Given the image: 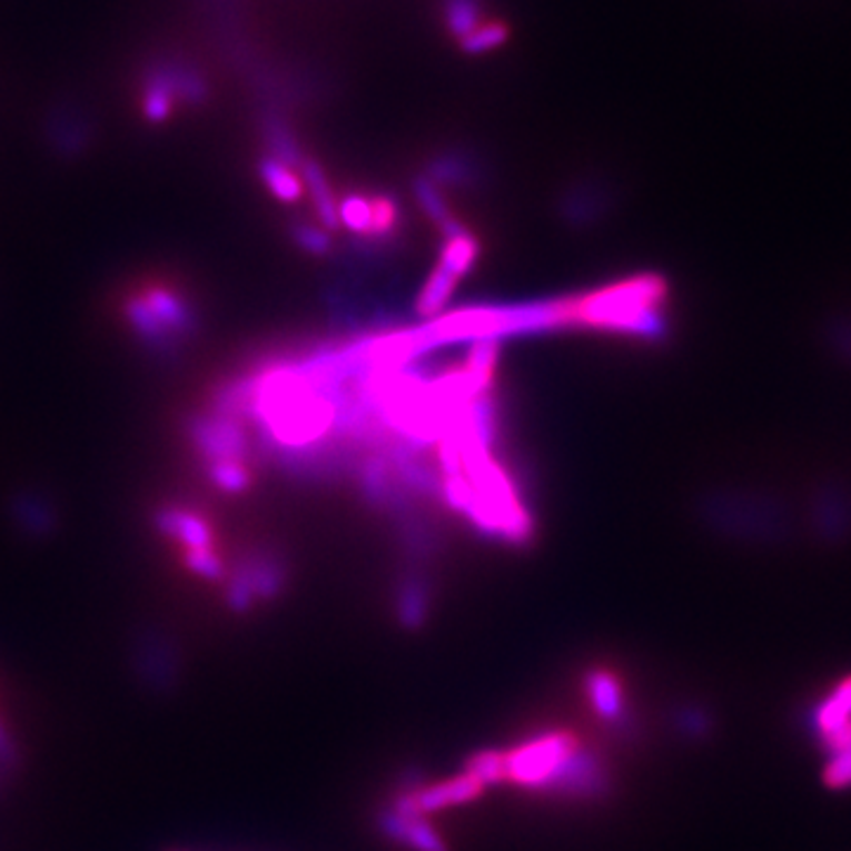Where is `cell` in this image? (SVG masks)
Instances as JSON below:
<instances>
[{"instance_id":"cell-3","label":"cell","mask_w":851,"mask_h":851,"mask_svg":"<svg viewBox=\"0 0 851 851\" xmlns=\"http://www.w3.org/2000/svg\"><path fill=\"white\" fill-rule=\"evenodd\" d=\"M540 792L573 800H598L611 792V773L594 750L577 745Z\"/></svg>"},{"instance_id":"cell-15","label":"cell","mask_w":851,"mask_h":851,"mask_svg":"<svg viewBox=\"0 0 851 851\" xmlns=\"http://www.w3.org/2000/svg\"><path fill=\"white\" fill-rule=\"evenodd\" d=\"M260 176L263 180L268 182V187L273 189V192L281 199V201H296L300 199L303 195V185L300 180L291 174L287 164H281L277 159H265L260 164Z\"/></svg>"},{"instance_id":"cell-25","label":"cell","mask_w":851,"mask_h":851,"mask_svg":"<svg viewBox=\"0 0 851 851\" xmlns=\"http://www.w3.org/2000/svg\"><path fill=\"white\" fill-rule=\"evenodd\" d=\"M268 132H270V145H273L275 155L279 157L281 164H303L300 155H298V145L289 136L287 128H284L279 121H273L268 126Z\"/></svg>"},{"instance_id":"cell-19","label":"cell","mask_w":851,"mask_h":851,"mask_svg":"<svg viewBox=\"0 0 851 851\" xmlns=\"http://www.w3.org/2000/svg\"><path fill=\"white\" fill-rule=\"evenodd\" d=\"M447 24L459 38L468 36L478 27L476 0H447Z\"/></svg>"},{"instance_id":"cell-8","label":"cell","mask_w":851,"mask_h":851,"mask_svg":"<svg viewBox=\"0 0 851 851\" xmlns=\"http://www.w3.org/2000/svg\"><path fill=\"white\" fill-rule=\"evenodd\" d=\"M584 691L598 719H603V722H608L613 726L627 724V703H624V691L620 681L611 672L592 670L584 676Z\"/></svg>"},{"instance_id":"cell-13","label":"cell","mask_w":851,"mask_h":851,"mask_svg":"<svg viewBox=\"0 0 851 851\" xmlns=\"http://www.w3.org/2000/svg\"><path fill=\"white\" fill-rule=\"evenodd\" d=\"M239 575L249 582L254 596H258V598H275L281 592L284 573H281V567L277 563H273L270 558L249 561L244 571H239Z\"/></svg>"},{"instance_id":"cell-29","label":"cell","mask_w":851,"mask_h":851,"mask_svg":"<svg viewBox=\"0 0 851 851\" xmlns=\"http://www.w3.org/2000/svg\"><path fill=\"white\" fill-rule=\"evenodd\" d=\"M296 239H298L300 246H306V249L313 251V254L327 251V246H329L327 235L321 232V230H317V227H298Z\"/></svg>"},{"instance_id":"cell-1","label":"cell","mask_w":851,"mask_h":851,"mask_svg":"<svg viewBox=\"0 0 851 851\" xmlns=\"http://www.w3.org/2000/svg\"><path fill=\"white\" fill-rule=\"evenodd\" d=\"M662 291L665 287L660 279L641 277L594 294L582 303H573V317L590 321V325L657 336L662 332V317L655 310V303Z\"/></svg>"},{"instance_id":"cell-6","label":"cell","mask_w":851,"mask_h":851,"mask_svg":"<svg viewBox=\"0 0 851 851\" xmlns=\"http://www.w3.org/2000/svg\"><path fill=\"white\" fill-rule=\"evenodd\" d=\"M483 790H485V785L473 779L471 773L464 771L462 775H454V779H447L443 783L414 788V802H416V809H419V813L428 817V813H438L443 809L462 807V804L478 800Z\"/></svg>"},{"instance_id":"cell-11","label":"cell","mask_w":851,"mask_h":851,"mask_svg":"<svg viewBox=\"0 0 851 851\" xmlns=\"http://www.w3.org/2000/svg\"><path fill=\"white\" fill-rule=\"evenodd\" d=\"M428 590L419 580H409L403 584L400 596H397V620L405 630H422L428 617Z\"/></svg>"},{"instance_id":"cell-18","label":"cell","mask_w":851,"mask_h":851,"mask_svg":"<svg viewBox=\"0 0 851 851\" xmlns=\"http://www.w3.org/2000/svg\"><path fill=\"white\" fill-rule=\"evenodd\" d=\"M338 218L344 220L350 230L367 232L374 227V204L363 197H348L338 208Z\"/></svg>"},{"instance_id":"cell-26","label":"cell","mask_w":851,"mask_h":851,"mask_svg":"<svg viewBox=\"0 0 851 851\" xmlns=\"http://www.w3.org/2000/svg\"><path fill=\"white\" fill-rule=\"evenodd\" d=\"M187 565L206 580L222 577V563L211 548H192V552H187Z\"/></svg>"},{"instance_id":"cell-9","label":"cell","mask_w":851,"mask_h":851,"mask_svg":"<svg viewBox=\"0 0 851 851\" xmlns=\"http://www.w3.org/2000/svg\"><path fill=\"white\" fill-rule=\"evenodd\" d=\"M157 525L161 533L182 542L187 552H192V548H211V530L199 516L187 514L182 508L159 511Z\"/></svg>"},{"instance_id":"cell-20","label":"cell","mask_w":851,"mask_h":851,"mask_svg":"<svg viewBox=\"0 0 851 851\" xmlns=\"http://www.w3.org/2000/svg\"><path fill=\"white\" fill-rule=\"evenodd\" d=\"M497 348H499V338H478L471 348L466 372L489 378L492 367H495V359H497Z\"/></svg>"},{"instance_id":"cell-23","label":"cell","mask_w":851,"mask_h":851,"mask_svg":"<svg viewBox=\"0 0 851 851\" xmlns=\"http://www.w3.org/2000/svg\"><path fill=\"white\" fill-rule=\"evenodd\" d=\"M414 187H416V197H419L422 206L426 208V214H428L435 222H438V225L443 227V230H445V227H447L449 222H454V220L449 218V214H447V206H445L443 197L438 195V189H435L426 178L416 180Z\"/></svg>"},{"instance_id":"cell-27","label":"cell","mask_w":851,"mask_h":851,"mask_svg":"<svg viewBox=\"0 0 851 851\" xmlns=\"http://www.w3.org/2000/svg\"><path fill=\"white\" fill-rule=\"evenodd\" d=\"M445 497L447 502L457 508V511H468V506L473 504V499H476V492H473V485L468 483V478H464L462 473L459 476H449L447 483H445Z\"/></svg>"},{"instance_id":"cell-16","label":"cell","mask_w":851,"mask_h":851,"mask_svg":"<svg viewBox=\"0 0 851 851\" xmlns=\"http://www.w3.org/2000/svg\"><path fill=\"white\" fill-rule=\"evenodd\" d=\"M473 258H476V241H473L466 232H462L457 237L447 239V246L441 258V268L454 277H462L471 268Z\"/></svg>"},{"instance_id":"cell-17","label":"cell","mask_w":851,"mask_h":851,"mask_svg":"<svg viewBox=\"0 0 851 851\" xmlns=\"http://www.w3.org/2000/svg\"><path fill=\"white\" fill-rule=\"evenodd\" d=\"M454 284H457V277L449 275L447 270L438 268L431 279L426 281V287L422 291V298H419V313L422 315H433L438 313L445 303L449 300L452 291H454Z\"/></svg>"},{"instance_id":"cell-7","label":"cell","mask_w":851,"mask_h":851,"mask_svg":"<svg viewBox=\"0 0 851 851\" xmlns=\"http://www.w3.org/2000/svg\"><path fill=\"white\" fill-rule=\"evenodd\" d=\"M195 443L199 449L211 457V462H239L246 452V438L241 428L227 419H204L195 424Z\"/></svg>"},{"instance_id":"cell-2","label":"cell","mask_w":851,"mask_h":851,"mask_svg":"<svg viewBox=\"0 0 851 851\" xmlns=\"http://www.w3.org/2000/svg\"><path fill=\"white\" fill-rule=\"evenodd\" d=\"M577 738L565 731H552L537 738H530L523 745L506 752V781H514L523 788L542 790L552 779L565 756L577 748Z\"/></svg>"},{"instance_id":"cell-24","label":"cell","mask_w":851,"mask_h":851,"mask_svg":"<svg viewBox=\"0 0 851 851\" xmlns=\"http://www.w3.org/2000/svg\"><path fill=\"white\" fill-rule=\"evenodd\" d=\"M823 783L832 790L851 788V748L830 756L823 769Z\"/></svg>"},{"instance_id":"cell-10","label":"cell","mask_w":851,"mask_h":851,"mask_svg":"<svg viewBox=\"0 0 851 851\" xmlns=\"http://www.w3.org/2000/svg\"><path fill=\"white\" fill-rule=\"evenodd\" d=\"M813 724H817L821 741H825L828 735L840 731L842 726L851 724V676L842 679L840 684L830 691V695L819 705L817 714H813Z\"/></svg>"},{"instance_id":"cell-4","label":"cell","mask_w":851,"mask_h":851,"mask_svg":"<svg viewBox=\"0 0 851 851\" xmlns=\"http://www.w3.org/2000/svg\"><path fill=\"white\" fill-rule=\"evenodd\" d=\"M126 313L132 327L151 340L166 338L168 332H189V325H192V315H189L185 303L159 287L132 298L126 306Z\"/></svg>"},{"instance_id":"cell-22","label":"cell","mask_w":851,"mask_h":851,"mask_svg":"<svg viewBox=\"0 0 851 851\" xmlns=\"http://www.w3.org/2000/svg\"><path fill=\"white\" fill-rule=\"evenodd\" d=\"M211 478L220 489L227 492H241L249 485V473H246V468L239 462H214Z\"/></svg>"},{"instance_id":"cell-14","label":"cell","mask_w":851,"mask_h":851,"mask_svg":"<svg viewBox=\"0 0 851 851\" xmlns=\"http://www.w3.org/2000/svg\"><path fill=\"white\" fill-rule=\"evenodd\" d=\"M466 773L483 785H499L506 781V752L481 750L466 760Z\"/></svg>"},{"instance_id":"cell-21","label":"cell","mask_w":851,"mask_h":851,"mask_svg":"<svg viewBox=\"0 0 851 851\" xmlns=\"http://www.w3.org/2000/svg\"><path fill=\"white\" fill-rule=\"evenodd\" d=\"M506 41V27L502 24H487L481 29H473L468 36L462 38V48L471 55L487 52Z\"/></svg>"},{"instance_id":"cell-12","label":"cell","mask_w":851,"mask_h":851,"mask_svg":"<svg viewBox=\"0 0 851 851\" xmlns=\"http://www.w3.org/2000/svg\"><path fill=\"white\" fill-rule=\"evenodd\" d=\"M300 168H303V178H306V185H308L310 195L315 199V206H317V214H319L321 222H325L327 227H336L340 222L338 206L334 201L329 182H327L325 174H321V168L315 161H303Z\"/></svg>"},{"instance_id":"cell-28","label":"cell","mask_w":851,"mask_h":851,"mask_svg":"<svg viewBox=\"0 0 851 851\" xmlns=\"http://www.w3.org/2000/svg\"><path fill=\"white\" fill-rule=\"evenodd\" d=\"M19 764V750L14 738L6 729V724L0 722V771H12Z\"/></svg>"},{"instance_id":"cell-5","label":"cell","mask_w":851,"mask_h":851,"mask_svg":"<svg viewBox=\"0 0 851 851\" xmlns=\"http://www.w3.org/2000/svg\"><path fill=\"white\" fill-rule=\"evenodd\" d=\"M378 830L390 842L407 847L409 851H449L424 813H400L386 807L378 813Z\"/></svg>"}]
</instances>
